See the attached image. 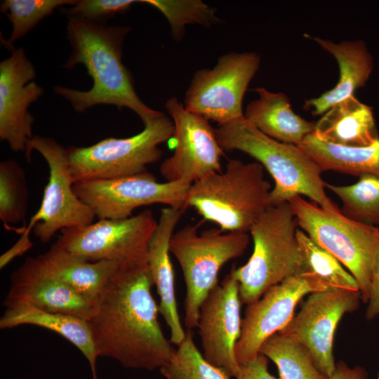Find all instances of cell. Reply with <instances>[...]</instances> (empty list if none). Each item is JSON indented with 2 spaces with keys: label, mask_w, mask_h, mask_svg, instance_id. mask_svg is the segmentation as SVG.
<instances>
[{
  "label": "cell",
  "mask_w": 379,
  "mask_h": 379,
  "mask_svg": "<svg viewBox=\"0 0 379 379\" xmlns=\"http://www.w3.org/2000/svg\"><path fill=\"white\" fill-rule=\"evenodd\" d=\"M326 187L341 200V213L348 218L368 226L379 225V177L365 175L358 182L345 186L326 183Z\"/></svg>",
  "instance_id": "83f0119b"
},
{
  "label": "cell",
  "mask_w": 379,
  "mask_h": 379,
  "mask_svg": "<svg viewBox=\"0 0 379 379\" xmlns=\"http://www.w3.org/2000/svg\"><path fill=\"white\" fill-rule=\"evenodd\" d=\"M359 291L335 290L310 293L300 310L278 333L304 346L318 369L330 378L336 364L333 354L338 324L347 313L358 308Z\"/></svg>",
  "instance_id": "5bb4252c"
},
{
  "label": "cell",
  "mask_w": 379,
  "mask_h": 379,
  "mask_svg": "<svg viewBox=\"0 0 379 379\" xmlns=\"http://www.w3.org/2000/svg\"><path fill=\"white\" fill-rule=\"evenodd\" d=\"M320 140L344 147H365L379 139L373 109L354 95L331 107L316 122Z\"/></svg>",
  "instance_id": "603a6c76"
},
{
  "label": "cell",
  "mask_w": 379,
  "mask_h": 379,
  "mask_svg": "<svg viewBox=\"0 0 379 379\" xmlns=\"http://www.w3.org/2000/svg\"><path fill=\"white\" fill-rule=\"evenodd\" d=\"M28 190L25 172L13 159L0 164V219L4 226L24 220L27 211Z\"/></svg>",
  "instance_id": "f1b7e54d"
},
{
  "label": "cell",
  "mask_w": 379,
  "mask_h": 379,
  "mask_svg": "<svg viewBox=\"0 0 379 379\" xmlns=\"http://www.w3.org/2000/svg\"><path fill=\"white\" fill-rule=\"evenodd\" d=\"M19 379H25V378H19Z\"/></svg>",
  "instance_id": "f35d334b"
},
{
  "label": "cell",
  "mask_w": 379,
  "mask_h": 379,
  "mask_svg": "<svg viewBox=\"0 0 379 379\" xmlns=\"http://www.w3.org/2000/svg\"><path fill=\"white\" fill-rule=\"evenodd\" d=\"M140 3L156 8L166 17L176 41L184 36L187 25L210 27L222 22L215 15L216 9L200 0H141Z\"/></svg>",
  "instance_id": "4dcf8cb0"
},
{
  "label": "cell",
  "mask_w": 379,
  "mask_h": 379,
  "mask_svg": "<svg viewBox=\"0 0 379 379\" xmlns=\"http://www.w3.org/2000/svg\"><path fill=\"white\" fill-rule=\"evenodd\" d=\"M329 379H367V374L361 366L350 368L343 361H339Z\"/></svg>",
  "instance_id": "8d00e7d4"
},
{
  "label": "cell",
  "mask_w": 379,
  "mask_h": 379,
  "mask_svg": "<svg viewBox=\"0 0 379 379\" xmlns=\"http://www.w3.org/2000/svg\"><path fill=\"white\" fill-rule=\"evenodd\" d=\"M38 257L51 275L93 302L113 274L124 266L114 261H86L68 253L56 243Z\"/></svg>",
  "instance_id": "cb8c5ba5"
},
{
  "label": "cell",
  "mask_w": 379,
  "mask_h": 379,
  "mask_svg": "<svg viewBox=\"0 0 379 379\" xmlns=\"http://www.w3.org/2000/svg\"><path fill=\"white\" fill-rule=\"evenodd\" d=\"M192 185L159 182L150 172L111 180L78 182L73 190L78 198L100 219H125L139 207L161 204L186 210Z\"/></svg>",
  "instance_id": "7c38bea8"
},
{
  "label": "cell",
  "mask_w": 379,
  "mask_h": 379,
  "mask_svg": "<svg viewBox=\"0 0 379 379\" xmlns=\"http://www.w3.org/2000/svg\"><path fill=\"white\" fill-rule=\"evenodd\" d=\"M312 293L311 285L299 274L272 286L258 300L247 305L235 348L239 364L244 365L256 358L263 343L289 324L298 303Z\"/></svg>",
  "instance_id": "e0dca14e"
},
{
  "label": "cell",
  "mask_w": 379,
  "mask_h": 379,
  "mask_svg": "<svg viewBox=\"0 0 379 379\" xmlns=\"http://www.w3.org/2000/svg\"><path fill=\"white\" fill-rule=\"evenodd\" d=\"M74 0H4L1 1V11L5 13L12 24L9 43L21 39L43 19L53 13L59 6H74Z\"/></svg>",
  "instance_id": "1f68e13d"
},
{
  "label": "cell",
  "mask_w": 379,
  "mask_h": 379,
  "mask_svg": "<svg viewBox=\"0 0 379 379\" xmlns=\"http://www.w3.org/2000/svg\"><path fill=\"white\" fill-rule=\"evenodd\" d=\"M34 150L44 158L49 169L41 206L29 221L34 224V235L47 243L58 231L93 223L94 213L74 192L67 149L53 138L35 135L25 152L28 162Z\"/></svg>",
  "instance_id": "8fae6325"
},
{
  "label": "cell",
  "mask_w": 379,
  "mask_h": 379,
  "mask_svg": "<svg viewBox=\"0 0 379 379\" xmlns=\"http://www.w3.org/2000/svg\"><path fill=\"white\" fill-rule=\"evenodd\" d=\"M199 225H187L173 233L169 246L186 285L184 322L187 330L198 326L201 305L218 285L221 267L243 255L249 244L247 232L218 228L198 232Z\"/></svg>",
  "instance_id": "8992f818"
},
{
  "label": "cell",
  "mask_w": 379,
  "mask_h": 379,
  "mask_svg": "<svg viewBox=\"0 0 379 379\" xmlns=\"http://www.w3.org/2000/svg\"><path fill=\"white\" fill-rule=\"evenodd\" d=\"M260 63L253 52L229 53L211 69L197 70L186 91L185 108L218 125L244 117L242 100Z\"/></svg>",
  "instance_id": "30bf717a"
},
{
  "label": "cell",
  "mask_w": 379,
  "mask_h": 379,
  "mask_svg": "<svg viewBox=\"0 0 379 379\" xmlns=\"http://www.w3.org/2000/svg\"><path fill=\"white\" fill-rule=\"evenodd\" d=\"M323 171L358 177H379V139L365 147H344L324 142L313 133L298 145Z\"/></svg>",
  "instance_id": "d4e9b609"
},
{
  "label": "cell",
  "mask_w": 379,
  "mask_h": 379,
  "mask_svg": "<svg viewBox=\"0 0 379 379\" xmlns=\"http://www.w3.org/2000/svg\"><path fill=\"white\" fill-rule=\"evenodd\" d=\"M160 370L167 379H230L222 368L205 359L194 342L192 330L186 331L168 364Z\"/></svg>",
  "instance_id": "f546056e"
},
{
  "label": "cell",
  "mask_w": 379,
  "mask_h": 379,
  "mask_svg": "<svg viewBox=\"0 0 379 379\" xmlns=\"http://www.w3.org/2000/svg\"><path fill=\"white\" fill-rule=\"evenodd\" d=\"M239 285L232 271L202 302L198 328L203 356L230 377L240 371L235 348L242 328Z\"/></svg>",
  "instance_id": "9a60e30c"
},
{
  "label": "cell",
  "mask_w": 379,
  "mask_h": 379,
  "mask_svg": "<svg viewBox=\"0 0 379 379\" xmlns=\"http://www.w3.org/2000/svg\"><path fill=\"white\" fill-rule=\"evenodd\" d=\"M271 191L260 163L231 159L224 171L194 182L187 204L224 232H247L271 206Z\"/></svg>",
  "instance_id": "277c9868"
},
{
  "label": "cell",
  "mask_w": 379,
  "mask_h": 379,
  "mask_svg": "<svg viewBox=\"0 0 379 379\" xmlns=\"http://www.w3.org/2000/svg\"><path fill=\"white\" fill-rule=\"evenodd\" d=\"M260 353L277 365L279 379H329L304 346L278 333L263 343Z\"/></svg>",
  "instance_id": "4316f807"
},
{
  "label": "cell",
  "mask_w": 379,
  "mask_h": 379,
  "mask_svg": "<svg viewBox=\"0 0 379 379\" xmlns=\"http://www.w3.org/2000/svg\"><path fill=\"white\" fill-rule=\"evenodd\" d=\"M298 226L288 201L271 205L251 227L253 251L243 266L232 268L242 303L258 300L272 286L302 272Z\"/></svg>",
  "instance_id": "5b68a950"
},
{
  "label": "cell",
  "mask_w": 379,
  "mask_h": 379,
  "mask_svg": "<svg viewBox=\"0 0 379 379\" xmlns=\"http://www.w3.org/2000/svg\"><path fill=\"white\" fill-rule=\"evenodd\" d=\"M34 65L22 48L0 63V139L14 152H25L34 138V118L28 107L44 94L34 79Z\"/></svg>",
  "instance_id": "2e32d148"
},
{
  "label": "cell",
  "mask_w": 379,
  "mask_h": 379,
  "mask_svg": "<svg viewBox=\"0 0 379 379\" xmlns=\"http://www.w3.org/2000/svg\"><path fill=\"white\" fill-rule=\"evenodd\" d=\"M296 235L304 262L300 274L311 285L313 293L335 290L359 291L354 277L333 255L303 231L298 230Z\"/></svg>",
  "instance_id": "484cf974"
},
{
  "label": "cell",
  "mask_w": 379,
  "mask_h": 379,
  "mask_svg": "<svg viewBox=\"0 0 379 379\" xmlns=\"http://www.w3.org/2000/svg\"><path fill=\"white\" fill-rule=\"evenodd\" d=\"M173 121L165 114L144 124L140 133L125 138H107L88 147H68L74 182L111 180L147 171V166L162 157L159 145L174 134Z\"/></svg>",
  "instance_id": "ba28073f"
},
{
  "label": "cell",
  "mask_w": 379,
  "mask_h": 379,
  "mask_svg": "<svg viewBox=\"0 0 379 379\" xmlns=\"http://www.w3.org/2000/svg\"><path fill=\"white\" fill-rule=\"evenodd\" d=\"M17 302H27L46 311L88 321L94 302L51 275L37 256L27 258L11 275L4 305Z\"/></svg>",
  "instance_id": "ac0fdd59"
},
{
  "label": "cell",
  "mask_w": 379,
  "mask_h": 379,
  "mask_svg": "<svg viewBox=\"0 0 379 379\" xmlns=\"http://www.w3.org/2000/svg\"><path fill=\"white\" fill-rule=\"evenodd\" d=\"M148 265H124L109 279L93 302L88 320L98 357L128 368L161 369L172 347L158 321Z\"/></svg>",
  "instance_id": "6da1fadb"
},
{
  "label": "cell",
  "mask_w": 379,
  "mask_h": 379,
  "mask_svg": "<svg viewBox=\"0 0 379 379\" xmlns=\"http://www.w3.org/2000/svg\"><path fill=\"white\" fill-rule=\"evenodd\" d=\"M215 134L224 151L244 152L270 173L274 181L270 194L271 205L286 202L296 195H305L324 208L339 210L326 194L321 171L298 145L270 138L244 116L218 125Z\"/></svg>",
  "instance_id": "3957f363"
},
{
  "label": "cell",
  "mask_w": 379,
  "mask_h": 379,
  "mask_svg": "<svg viewBox=\"0 0 379 379\" xmlns=\"http://www.w3.org/2000/svg\"><path fill=\"white\" fill-rule=\"evenodd\" d=\"M6 307L0 319L1 329L33 325L55 332L79 349L90 364L93 379H98L96 373L98 354L88 320L72 314L46 311L27 302L13 303Z\"/></svg>",
  "instance_id": "44dd1931"
},
{
  "label": "cell",
  "mask_w": 379,
  "mask_h": 379,
  "mask_svg": "<svg viewBox=\"0 0 379 379\" xmlns=\"http://www.w3.org/2000/svg\"><path fill=\"white\" fill-rule=\"evenodd\" d=\"M331 54L338 62L340 77L336 85L317 98L305 100L304 109L314 117L324 114L331 107L354 95L366 85L373 67V56L363 41H345L335 44L317 36L305 35Z\"/></svg>",
  "instance_id": "ffe728a7"
},
{
  "label": "cell",
  "mask_w": 379,
  "mask_h": 379,
  "mask_svg": "<svg viewBox=\"0 0 379 379\" xmlns=\"http://www.w3.org/2000/svg\"><path fill=\"white\" fill-rule=\"evenodd\" d=\"M185 210L173 207L161 209L157 227L149 241L147 265L159 296V312L170 328V341L179 346L184 340V331L178 311L175 279L170 258V241Z\"/></svg>",
  "instance_id": "d6986e66"
},
{
  "label": "cell",
  "mask_w": 379,
  "mask_h": 379,
  "mask_svg": "<svg viewBox=\"0 0 379 379\" xmlns=\"http://www.w3.org/2000/svg\"><path fill=\"white\" fill-rule=\"evenodd\" d=\"M32 228L27 227L22 233L19 240L8 251L3 253L0 257V268L3 269L13 259L22 255L29 249L33 244L29 238V233Z\"/></svg>",
  "instance_id": "d590c367"
},
{
  "label": "cell",
  "mask_w": 379,
  "mask_h": 379,
  "mask_svg": "<svg viewBox=\"0 0 379 379\" xmlns=\"http://www.w3.org/2000/svg\"><path fill=\"white\" fill-rule=\"evenodd\" d=\"M376 379H379V373L378 374V376H377V378Z\"/></svg>",
  "instance_id": "74e56055"
},
{
  "label": "cell",
  "mask_w": 379,
  "mask_h": 379,
  "mask_svg": "<svg viewBox=\"0 0 379 379\" xmlns=\"http://www.w3.org/2000/svg\"><path fill=\"white\" fill-rule=\"evenodd\" d=\"M157 222L152 211L146 209L125 219H100L87 225L63 229L55 243L89 262L146 264L149 241Z\"/></svg>",
  "instance_id": "9c48e42d"
},
{
  "label": "cell",
  "mask_w": 379,
  "mask_h": 379,
  "mask_svg": "<svg viewBox=\"0 0 379 379\" xmlns=\"http://www.w3.org/2000/svg\"><path fill=\"white\" fill-rule=\"evenodd\" d=\"M128 26L107 27L77 16H69L67 38L72 51L65 68L85 66L93 79L92 87L79 91L55 86L54 92L67 100L77 112L98 105L124 107L134 112L143 124L163 112L147 106L137 95L132 75L122 62L124 41L130 32Z\"/></svg>",
  "instance_id": "7a4b0ae2"
},
{
  "label": "cell",
  "mask_w": 379,
  "mask_h": 379,
  "mask_svg": "<svg viewBox=\"0 0 379 379\" xmlns=\"http://www.w3.org/2000/svg\"><path fill=\"white\" fill-rule=\"evenodd\" d=\"M240 366L236 379H277L268 371L267 358L260 353L253 360Z\"/></svg>",
  "instance_id": "836d02e7"
},
{
  "label": "cell",
  "mask_w": 379,
  "mask_h": 379,
  "mask_svg": "<svg viewBox=\"0 0 379 379\" xmlns=\"http://www.w3.org/2000/svg\"><path fill=\"white\" fill-rule=\"evenodd\" d=\"M165 108L174 124V152L159 168L166 182H194L221 171L224 150L218 143L215 129L202 116L187 111L175 97L167 100Z\"/></svg>",
  "instance_id": "4fadbf2b"
},
{
  "label": "cell",
  "mask_w": 379,
  "mask_h": 379,
  "mask_svg": "<svg viewBox=\"0 0 379 379\" xmlns=\"http://www.w3.org/2000/svg\"><path fill=\"white\" fill-rule=\"evenodd\" d=\"M135 0H81L69 9V16H77L102 23L117 13L126 12Z\"/></svg>",
  "instance_id": "d6a6232c"
},
{
  "label": "cell",
  "mask_w": 379,
  "mask_h": 379,
  "mask_svg": "<svg viewBox=\"0 0 379 379\" xmlns=\"http://www.w3.org/2000/svg\"><path fill=\"white\" fill-rule=\"evenodd\" d=\"M288 202L298 225L316 244L333 255L356 279L361 301L368 302L371 272L379 251V226H368L301 196Z\"/></svg>",
  "instance_id": "52a82bcc"
},
{
  "label": "cell",
  "mask_w": 379,
  "mask_h": 379,
  "mask_svg": "<svg viewBox=\"0 0 379 379\" xmlns=\"http://www.w3.org/2000/svg\"><path fill=\"white\" fill-rule=\"evenodd\" d=\"M368 306L366 318L372 320L379 316V251H378L371 272Z\"/></svg>",
  "instance_id": "e575fe53"
},
{
  "label": "cell",
  "mask_w": 379,
  "mask_h": 379,
  "mask_svg": "<svg viewBox=\"0 0 379 379\" xmlns=\"http://www.w3.org/2000/svg\"><path fill=\"white\" fill-rule=\"evenodd\" d=\"M253 91L259 98L248 103L244 116L262 133L284 143L299 145L314 132L316 122L296 114L286 94L262 87Z\"/></svg>",
  "instance_id": "7402d4cb"
}]
</instances>
